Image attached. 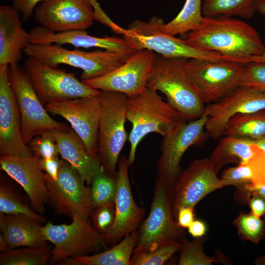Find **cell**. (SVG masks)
<instances>
[{
	"mask_svg": "<svg viewBox=\"0 0 265 265\" xmlns=\"http://www.w3.org/2000/svg\"><path fill=\"white\" fill-rule=\"evenodd\" d=\"M45 107L49 113L59 115L68 121L88 153L92 156L99 157L98 136L101 111L100 95L51 101Z\"/></svg>",
	"mask_w": 265,
	"mask_h": 265,
	"instance_id": "9a60e30c",
	"label": "cell"
},
{
	"mask_svg": "<svg viewBox=\"0 0 265 265\" xmlns=\"http://www.w3.org/2000/svg\"><path fill=\"white\" fill-rule=\"evenodd\" d=\"M256 10L265 16V0H255ZM262 61L265 63V51L261 56Z\"/></svg>",
	"mask_w": 265,
	"mask_h": 265,
	"instance_id": "bcb514c9",
	"label": "cell"
},
{
	"mask_svg": "<svg viewBox=\"0 0 265 265\" xmlns=\"http://www.w3.org/2000/svg\"><path fill=\"white\" fill-rule=\"evenodd\" d=\"M39 166L42 171L53 180H56L59 170L61 159L58 156L49 159H38Z\"/></svg>",
	"mask_w": 265,
	"mask_h": 265,
	"instance_id": "b9f144b4",
	"label": "cell"
},
{
	"mask_svg": "<svg viewBox=\"0 0 265 265\" xmlns=\"http://www.w3.org/2000/svg\"><path fill=\"white\" fill-rule=\"evenodd\" d=\"M100 99L98 154L103 171L116 177L120 154L128 138L125 127L128 97L121 93L101 91Z\"/></svg>",
	"mask_w": 265,
	"mask_h": 265,
	"instance_id": "5b68a950",
	"label": "cell"
},
{
	"mask_svg": "<svg viewBox=\"0 0 265 265\" xmlns=\"http://www.w3.org/2000/svg\"><path fill=\"white\" fill-rule=\"evenodd\" d=\"M29 33L31 43H53L60 45L67 44L77 48H98L122 53H133L137 51L123 37H95L82 30L55 32L38 26L31 29Z\"/></svg>",
	"mask_w": 265,
	"mask_h": 265,
	"instance_id": "7402d4cb",
	"label": "cell"
},
{
	"mask_svg": "<svg viewBox=\"0 0 265 265\" xmlns=\"http://www.w3.org/2000/svg\"><path fill=\"white\" fill-rule=\"evenodd\" d=\"M50 200L56 213L72 218L74 213L88 218L92 208L90 188L80 174L61 159L58 177L53 180L44 172Z\"/></svg>",
	"mask_w": 265,
	"mask_h": 265,
	"instance_id": "7c38bea8",
	"label": "cell"
},
{
	"mask_svg": "<svg viewBox=\"0 0 265 265\" xmlns=\"http://www.w3.org/2000/svg\"><path fill=\"white\" fill-rule=\"evenodd\" d=\"M256 12L255 0H204L205 17H239L250 19Z\"/></svg>",
	"mask_w": 265,
	"mask_h": 265,
	"instance_id": "4dcf8cb0",
	"label": "cell"
},
{
	"mask_svg": "<svg viewBox=\"0 0 265 265\" xmlns=\"http://www.w3.org/2000/svg\"><path fill=\"white\" fill-rule=\"evenodd\" d=\"M253 191L257 192L265 199V185L255 188Z\"/></svg>",
	"mask_w": 265,
	"mask_h": 265,
	"instance_id": "c3c4849f",
	"label": "cell"
},
{
	"mask_svg": "<svg viewBox=\"0 0 265 265\" xmlns=\"http://www.w3.org/2000/svg\"><path fill=\"white\" fill-rule=\"evenodd\" d=\"M20 15L12 6H0V65L18 64L24 50L31 43Z\"/></svg>",
	"mask_w": 265,
	"mask_h": 265,
	"instance_id": "603a6c76",
	"label": "cell"
},
{
	"mask_svg": "<svg viewBox=\"0 0 265 265\" xmlns=\"http://www.w3.org/2000/svg\"><path fill=\"white\" fill-rule=\"evenodd\" d=\"M45 0H12V6L22 15L23 20H28L37 5Z\"/></svg>",
	"mask_w": 265,
	"mask_h": 265,
	"instance_id": "60d3db41",
	"label": "cell"
},
{
	"mask_svg": "<svg viewBox=\"0 0 265 265\" xmlns=\"http://www.w3.org/2000/svg\"><path fill=\"white\" fill-rule=\"evenodd\" d=\"M241 86L265 93V63L252 62L247 64Z\"/></svg>",
	"mask_w": 265,
	"mask_h": 265,
	"instance_id": "ab89813d",
	"label": "cell"
},
{
	"mask_svg": "<svg viewBox=\"0 0 265 265\" xmlns=\"http://www.w3.org/2000/svg\"><path fill=\"white\" fill-rule=\"evenodd\" d=\"M117 165L115 219L110 230L104 236L106 244L112 246L137 230L146 214L145 208L138 206L132 195L128 158L125 156H120Z\"/></svg>",
	"mask_w": 265,
	"mask_h": 265,
	"instance_id": "ac0fdd59",
	"label": "cell"
},
{
	"mask_svg": "<svg viewBox=\"0 0 265 265\" xmlns=\"http://www.w3.org/2000/svg\"><path fill=\"white\" fill-rule=\"evenodd\" d=\"M1 170L17 182L27 194L33 210L42 214L49 200V191L38 158L0 155Z\"/></svg>",
	"mask_w": 265,
	"mask_h": 265,
	"instance_id": "44dd1931",
	"label": "cell"
},
{
	"mask_svg": "<svg viewBox=\"0 0 265 265\" xmlns=\"http://www.w3.org/2000/svg\"><path fill=\"white\" fill-rule=\"evenodd\" d=\"M233 135L252 140L265 136V110L237 114L231 118L224 135Z\"/></svg>",
	"mask_w": 265,
	"mask_h": 265,
	"instance_id": "f546056e",
	"label": "cell"
},
{
	"mask_svg": "<svg viewBox=\"0 0 265 265\" xmlns=\"http://www.w3.org/2000/svg\"><path fill=\"white\" fill-rule=\"evenodd\" d=\"M52 247L49 244L40 247L26 246L1 253L0 265H46L49 262Z\"/></svg>",
	"mask_w": 265,
	"mask_h": 265,
	"instance_id": "1f68e13d",
	"label": "cell"
},
{
	"mask_svg": "<svg viewBox=\"0 0 265 265\" xmlns=\"http://www.w3.org/2000/svg\"><path fill=\"white\" fill-rule=\"evenodd\" d=\"M256 144L265 152V136L256 140H253Z\"/></svg>",
	"mask_w": 265,
	"mask_h": 265,
	"instance_id": "681fc988",
	"label": "cell"
},
{
	"mask_svg": "<svg viewBox=\"0 0 265 265\" xmlns=\"http://www.w3.org/2000/svg\"><path fill=\"white\" fill-rule=\"evenodd\" d=\"M263 151L251 139L233 135L222 136L209 158L211 164L218 173L230 163H247Z\"/></svg>",
	"mask_w": 265,
	"mask_h": 265,
	"instance_id": "484cf974",
	"label": "cell"
},
{
	"mask_svg": "<svg viewBox=\"0 0 265 265\" xmlns=\"http://www.w3.org/2000/svg\"><path fill=\"white\" fill-rule=\"evenodd\" d=\"M136 230L126 236L108 250L93 255L77 256L59 263V265H130L138 240Z\"/></svg>",
	"mask_w": 265,
	"mask_h": 265,
	"instance_id": "4316f807",
	"label": "cell"
},
{
	"mask_svg": "<svg viewBox=\"0 0 265 265\" xmlns=\"http://www.w3.org/2000/svg\"><path fill=\"white\" fill-rule=\"evenodd\" d=\"M189 233L194 238H201L206 232V226L201 220H194L188 227Z\"/></svg>",
	"mask_w": 265,
	"mask_h": 265,
	"instance_id": "f6af8a7d",
	"label": "cell"
},
{
	"mask_svg": "<svg viewBox=\"0 0 265 265\" xmlns=\"http://www.w3.org/2000/svg\"><path fill=\"white\" fill-rule=\"evenodd\" d=\"M251 212L260 217L265 214V199L260 194L253 191L248 200Z\"/></svg>",
	"mask_w": 265,
	"mask_h": 265,
	"instance_id": "7bdbcfd3",
	"label": "cell"
},
{
	"mask_svg": "<svg viewBox=\"0 0 265 265\" xmlns=\"http://www.w3.org/2000/svg\"><path fill=\"white\" fill-rule=\"evenodd\" d=\"M8 68L7 65H0V154L31 157L33 155L21 135L20 114Z\"/></svg>",
	"mask_w": 265,
	"mask_h": 265,
	"instance_id": "ffe728a7",
	"label": "cell"
},
{
	"mask_svg": "<svg viewBox=\"0 0 265 265\" xmlns=\"http://www.w3.org/2000/svg\"><path fill=\"white\" fill-rule=\"evenodd\" d=\"M182 36L192 47L231 56L255 58L265 51L258 31L246 22L231 17L204 16L198 28Z\"/></svg>",
	"mask_w": 265,
	"mask_h": 265,
	"instance_id": "6da1fadb",
	"label": "cell"
},
{
	"mask_svg": "<svg viewBox=\"0 0 265 265\" xmlns=\"http://www.w3.org/2000/svg\"><path fill=\"white\" fill-rule=\"evenodd\" d=\"M181 243L169 240L149 251L133 252L130 265H162L175 253L179 252Z\"/></svg>",
	"mask_w": 265,
	"mask_h": 265,
	"instance_id": "e575fe53",
	"label": "cell"
},
{
	"mask_svg": "<svg viewBox=\"0 0 265 265\" xmlns=\"http://www.w3.org/2000/svg\"><path fill=\"white\" fill-rule=\"evenodd\" d=\"M155 53L143 49L136 51L114 70L101 76L81 80L87 86L100 91L121 93L131 96L147 87Z\"/></svg>",
	"mask_w": 265,
	"mask_h": 265,
	"instance_id": "4fadbf2b",
	"label": "cell"
},
{
	"mask_svg": "<svg viewBox=\"0 0 265 265\" xmlns=\"http://www.w3.org/2000/svg\"><path fill=\"white\" fill-rule=\"evenodd\" d=\"M187 59L156 53L147 87L163 93L167 102L189 121L202 116L206 106L186 70Z\"/></svg>",
	"mask_w": 265,
	"mask_h": 265,
	"instance_id": "7a4b0ae2",
	"label": "cell"
},
{
	"mask_svg": "<svg viewBox=\"0 0 265 265\" xmlns=\"http://www.w3.org/2000/svg\"><path fill=\"white\" fill-rule=\"evenodd\" d=\"M206 238H195L191 241L183 237L181 239L179 265H211L220 262L219 259L208 256L204 251Z\"/></svg>",
	"mask_w": 265,
	"mask_h": 265,
	"instance_id": "836d02e7",
	"label": "cell"
},
{
	"mask_svg": "<svg viewBox=\"0 0 265 265\" xmlns=\"http://www.w3.org/2000/svg\"><path fill=\"white\" fill-rule=\"evenodd\" d=\"M224 186L208 158L194 160L182 171L170 190L172 209L175 218L181 208H194L206 195Z\"/></svg>",
	"mask_w": 265,
	"mask_h": 265,
	"instance_id": "2e32d148",
	"label": "cell"
},
{
	"mask_svg": "<svg viewBox=\"0 0 265 265\" xmlns=\"http://www.w3.org/2000/svg\"><path fill=\"white\" fill-rule=\"evenodd\" d=\"M10 250L11 249L8 246L6 241L5 240L2 235L0 234V251L1 253L6 252Z\"/></svg>",
	"mask_w": 265,
	"mask_h": 265,
	"instance_id": "7dc6e473",
	"label": "cell"
},
{
	"mask_svg": "<svg viewBox=\"0 0 265 265\" xmlns=\"http://www.w3.org/2000/svg\"><path fill=\"white\" fill-rule=\"evenodd\" d=\"M27 145L33 155L38 159H49L59 155L57 145L51 130L36 136Z\"/></svg>",
	"mask_w": 265,
	"mask_h": 265,
	"instance_id": "74e56055",
	"label": "cell"
},
{
	"mask_svg": "<svg viewBox=\"0 0 265 265\" xmlns=\"http://www.w3.org/2000/svg\"><path fill=\"white\" fill-rule=\"evenodd\" d=\"M56 142L58 152L90 186L94 177L103 171L99 157L91 156L81 139L72 129L67 132L51 130Z\"/></svg>",
	"mask_w": 265,
	"mask_h": 265,
	"instance_id": "cb8c5ba5",
	"label": "cell"
},
{
	"mask_svg": "<svg viewBox=\"0 0 265 265\" xmlns=\"http://www.w3.org/2000/svg\"><path fill=\"white\" fill-rule=\"evenodd\" d=\"M8 75L20 111L21 135L27 145L34 137L45 132L69 130L65 124L56 121L49 115L24 67L19 64L9 66Z\"/></svg>",
	"mask_w": 265,
	"mask_h": 265,
	"instance_id": "52a82bcc",
	"label": "cell"
},
{
	"mask_svg": "<svg viewBox=\"0 0 265 265\" xmlns=\"http://www.w3.org/2000/svg\"><path fill=\"white\" fill-rule=\"evenodd\" d=\"M24 53L27 57L53 67L64 64L80 69L82 71L81 80L97 78L114 70L132 54L105 50L92 52L72 50L53 43H30Z\"/></svg>",
	"mask_w": 265,
	"mask_h": 265,
	"instance_id": "277c9868",
	"label": "cell"
},
{
	"mask_svg": "<svg viewBox=\"0 0 265 265\" xmlns=\"http://www.w3.org/2000/svg\"><path fill=\"white\" fill-rule=\"evenodd\" d=\"M71 218L68 224L49 221L42 228L45 238L53 245L49 263L58 265L72 257L98 253L106 244L104 236L93 228L91 220L76 213Z\"/></svg>",
	"mask_w": 265,
	"mask_h": 265,
	"instance_id": "8992f818",
	"label": "cell"
},
{
	"mask_svg": "<svg viewBox=\"0 0 265 265\" xmlns=\"http://www.w3.org/2000/svg\"><path fill=\"white\" fill-rule=\"evenodd\" d=\"M175 218L170 190L157 178L149 213L139 227L138 242L133 252L152 250L169 240H181L185 231Z\"/></svg>",
	"mask_w": 265,
	"mask_h": 265,
	"instance_id": "8fae6325",
	"label": "cell"
},
{
	"mask_svg": "<svg viewBox=\"0 0 265 265\" xmlns=\"http://www.w3.org/2000/svg\"><path fill=\"white\" fill-rule=\"evenodd\" d=\"M89 188L93 209L101 205L114 203L117 189L116 177L103 170L94 177Z\"/></svg>",
	"mask_w": 265,
	"mask_h": 265,
	"instance_id": "d6a6232c",
	"label": "cell"
},
{
	"mask_svg": "<svg viewBox=\"0 0 265 265\" xmlns=\"http://www.w3.org/2000/svg\"><path fill=\"white\" fill-rule=\"evenodd\" d=\"M202 14V0H186L178 14L164 23L162 31L173 36L183 35L200 26L204 18Z\"/></svg>",
	"mask_w": 265,
	"mask_h": 265,
	"instance_id": "f1b7e54d",
	"label": "cell"
},
{
	"mask_svg": "<svg viewBox=\"0 0 265 265\" xmlns=\"http://www.w3.org/2000/svg\"><path fill=\"white\" fill-rule=\"evenodd\" d=\"M163 20L153 17L149 21H133L128 29H124L122 37L137 50L147 49L166 57L196 59L200 51L186 44L183 39L162 31Z\"/></svg>",
	"mask_w": 265,
	"mask_h": 265,
	"instance_id": "5bb4252c",
	"label": "cell"
},
{
	"mask_svg": "<svg viewBox=\"0 0 265 265\" xmlns=\"http://www.w3.org/2000/svg\"><path fill=\"white\" fill-rule=\"evenodd\" d=\"M0 213L23 214L40 222H44L46 220L42 214L33 211L23 202L9 186L1 182L0 185Z\"/></svg>",
	"mask_w": 265,
	"mask_h": 265,
	"instance_id": "d590c367",
	"label": "cell"
},
{
	"mask_svg": "<svg viewBox=\"0 0 265 265\" xmlns=\"http://www.w3.org/2000/svg\"><path fill=\"white\" fill-rule=\"evenodd\" d=\"M115 215L114 203L97 207L92 210L90 215L91 224L99 234L105 236L110 230Z\"/></svg>",
	"mask_w": 265,
	"mask_h": 265,
	"instance_id": "f35d334b",
	"label": "cell"
},
{
	"mask_svg": "<svg viewBox=\"0 0 265 265\" xmlns=\"http://www.w3.org/2000/svg\"><path fill=\"white\" fill-rule=\"evenodd\" d=\"M263 110H265V93L240 86L224 98L206 106L204 112L208 117L206 132L213 139H220L231 118L238 114Z\"/></svg>",
	"mask_w": 265,
	"mask_h": 265,
	"instance_id": "d6986e66",
	"label": "cell"
},
{
	"mask_svg": "<svg viewBox=\"0 0 265 265\" xmlns=\"http://www.w3.org/2000/svg\"><path fill=\"white\" fill-rule=\"evenodd\" d=\"M246 64L188 59L186 68L202 102L208 105L241 86Z\"/></svg>",
	"mask_w": 265,
	"mask_h": 265,
	"instance_id": "ba28073f",
	"label": "cell"
},
{
	"mask_svg": "<svg viewBox=\"0 0 265 265\" xmlns=\"http://www.w3.org/2000/svg\"><path fill=\"white\" fill-rule=\"evenodd\" d=\"M128 97L127 119L132 126L128 138L130 143L128 160L131 165L137 146L146 135L155 132L164 137L187 121L168 102L163 101L157 91L148 87L139 93Z\"/></svg>",
	"mask_w": 265,
	"mask_h": 265,
	"instance_id": "3957f363",
	"label": "cell"
},
{
	"mask_svg": "<svg viewBox=\"0 0 265 265\" xmlns=\"http://www.w3.org/2000/svg\"><path fill=\"white\" fill-rule=\"evenodd\" d=\"M40 222L23 214L0 213V229L10 249L48 245Z\"/></svg>",
	"mask_w": 265,
	"mask_h": 265,
	"instance_id": "d4e9b609",
	"label": "cell"
},
{
	"mask_svg": "<svg viewBox=\"0 0 265 265\" xmlns=\"http://www.w3.org/2000/svg\"><path fill=\"white\" fill-rule=\"evenodd\" d=\"M220 179L225 186H234L251 194L255 188L265 185V152L247 163L227 168L222 171Z\"/></svg>",
	"mask_w": 265,
	"mask_h": 265,
	"instance_id": "83f0119b",
	"label": "cell"
},
{
	"mask_svg": "<svg viewBox=\"0 0 265 265\" xmlns=\"http://www.w3.org/2000/svg\"><path fill=\"white\" fill-rule=\"evenodd\" d=\"M194 208L191 207L181 208L177 214L176 219L180 227L188 228L194 220Z\"/></svg>",
	"mask_w": 265,
	"mask_h": 265,
	"instance_id": "ee69618b",
	"label": "cell"
},
{
	"mask_svg": "<svg viewBox=\"0 0 265 265\" xmlns=\"http://www.w3.org/2000/svg\"><path fill=\"white\" fill-rule=\"evenodd\" d=\"M239 236L244 240L258 244L265 233V223L260 217L249 213H240L234 220Z\"/></svg>",
	"mask_w": 265,
	"mask_h": 265,
	"instance_id": "8d00e7d4",
	"label": "cell"
},
{
	"mask_svg": "<svg viewBox=\"0 0 265 265\" xmlns=\"http://www.w3.org/2000/svg\"><path fill=\"white\" fill-rule=\"evenodd\" d=\"M208 117L204 112L200 117L185 122L163 137L161 154L156 164L158 179L170 190L182 170L181 159L192 146H200L208 137L205 125Z\"/></svg>",
	"mask_w": 265,
	"mask_h": 265,
	"instance_id": "30bf717a",
	"label": "cell"
},
{
	"mask_svg": "<svg viewBox=\"0 0 265 265\" xmlns=\"http://www.w3.org/2000/svg\"><path fill=\"white\" fill-rule=\"evenodd\" d=\"M33 14L40 26L55 32L85 30L94 20L90 0H45Z\"/></svg>",
	"mask_w": 265,
	"mask_h": 265,
	"instance_id": "e0dca14e",
	"label": "cell"
},
{
	"mask_svg": "<svg viewBox=\"0 0 265 265\" xmlns=\"http://www.w3.org/2000/svg\"><path fill=\"white\" fill-rule=\"evenodd\" d=\"M24 68L44 106L51 101L98 96L101 92L80 81L74 73L33 57L25 60Z\"/></svg>",
	"mask_w": 265,
	"mask_h": 265,
	"instance_id": "9c48e42d",
	"label": "cell"
}]
</instances>
